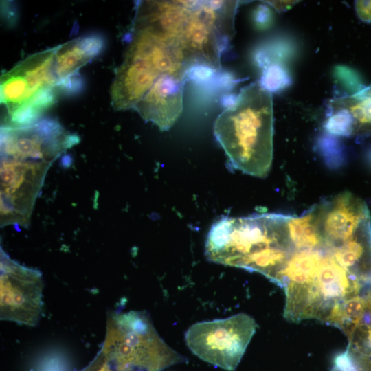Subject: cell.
I'll return each instance as SVG.
<instances>
[{"label":"cell","mask_w":371,"mask_h":371,"mask_svg":"<svg viewBox=\"0 0 371 371\" xmlns=\"http://www.w3.org/2000/svg\"><path fill=\"white\" fill-rule=\"evenodd\" d=\"M355 8L358 16L367 23H371V1H357Z\"/></svg>","instance_id":"ac0fdd59"},{"label":"cell","mask_w":371,"mask_h":371,"mask_svg":"<svg viewBox=\"0 0 371 371\" xmlns=\"http://www.w3.org/2000/svg\"><path fill=\"white\" fill-rule=\"evenodd\" d=\"M332 111H343L352 120V135L371 133V97L357 94L336 98L330 100Z\"/></svg>","instance_id":"5bb4252c"},{"label":"cell","mask_w":371,"mask_h":371,"mask_svg":"<svg viewBox=\"0 0 371 371\" xmlns=\"http://www.w3.org/2000/svg\"><path fill=\"white\" fill-rule=\"evenodd\" d=\"M43 280L40 271L12 259L1 247L0 318L36 326L43 310Z\"/></svg>","instance_id":"ba28073f"},{"label":"cell","mask_w":371,"mask_h":371,"mask_svg":"<svg viewBox=\"0 0 371 371\" xmlns=\"http://www.w3.org/2000/svg\"><path fill=\"white\" fill-rule=\"evenodd\" d=\"M69 145L52 126L39 122L1 128V225L27 227L47 172Z\"/></svg>","instance_id":"6da1fadb"},{"label":"cell","mask_w":371,"mask_h":371,"mask_svg":"<svg viewBox=\"0 0 371 371\" xmlns=\"http://www.w3.org/2000/svg\"><path fill=\"white\" fill-rule=\"evenodd\" d=\"M326 249L337 263L349 271L359 261L364 252L363 245L357 235L339 245Z\"/></svg>","instance_id":"2e32d148"},{"label":"cell","mask_w":371,"mask_h":371,"mask_svg":"<svg viewBox=\"0 0 371 371\" xmlns=\"http://www.w3.org/2000/svg\"><path fill=\"white\" fill-rule=\"evenodd\" d=\"M359 95L371 97V85L359 91L357 93Z\"/></svg>","instance_id":"ffe728a7"},{"label":"cell","mask_w":371,"mask_h":371,"mask_svg":"<svg viewBox=\"0 0 371 371\" xmlns=\"http://www.w3.org/2000/svg\"><path fill=\"white\" fill-rule=\"evenodd\" d=\"M186 70L160 76L134 109L161 131L168 130L181 115Z\"/></svg>","instance_id":"8fae6325"},{"label":"cell","mask_w":371,"mask_h":371,"mask_svg":"<svg viewBox=\"0 0 371 371\" xmlns=\"http://www.w3.org/2000/svg\"><path fill=\"white\" fill-rule=\"evenodd\" d=\"M245 313L192 325L185 334L189 349L199 358L227 371L238 365L256 329Z\"/></svg>","instance_id":"52a82bcc"},{"label":"cell","mask_w":371,"mask_h":371,"mask_svg":"<svg viewBox=\"0 0 371 371\" xmlns=\"http://www.w3.org/2000/svg\"><path fill=\"white\" fill-rule=\"evenodd\" d=\"M112 371H113V370H112Z\"/></svg>","instance_id":"cb8c5ba5"},{"label":"cell","mask_w":371,"mask_h":371,"mask_svg":"<svg viewBox=\"0 0 371 371\" xmlns=\"http://www.w3.org/2000/svg\"><path fill=\"white\" fill-rule=\"evenodd\" d=\"M369 159H370V162H371V153H370V154Z\"/></svg>","instance_id":"603a6c76"},{"label":"cell","mask_w":371,"mask_h":371,"mask_svg":"<svg viewBox=\"0 0 371 371\" xmlns=\"http://www.w3.org/2000/svg\"><path fill=\"white\" fill-rule=\"evenodd\" d=\"M238 1H160L153 23L172 40L190 63L217 69L222 52L234 33Z\"/></svg>","instance_id":"277c9868"},{"label":"cell","mask_w":371,"mask_h":371,"mask_svg":"<svg viewBox=\"0 0 371 371\" xmlns=\"http://www.w3.org/2000/svg\"><path fill=\"white\" fill-rule=\"evenodd\" d=\"M99 352L113 371H162L186 361L161 338L146 313L109 315Z\"/></svg>","instance_id":"5b68a950"},{"label":"cell","mask_w":371,"mask_h":371,"mask_svg":"<svg viewBox=\"0 0 371 371\" xmlns=\"http://www.w3.org/2000/svg\"><path fill=\"white\" fill-rule=\"evenodd\" d=\"M277 9H284L290 7L295 1H268Z\"/></svg>","instance_id":"d6986e66"},{"label":"cell","mask_w":371,"mask_h":371,"mask_svg":"<svg viewBox=\"0 0 371 371\" xmlns=\"http://www.w3.org/2000/svg\"><path fill=\"white\" fill-rule=\"evenodd\" d=\"M326 127L330 133L336 135H352V120L350 116L343 111H333Z\"/></svg>","instance_id":"e0dca14e"},{"label":"cell","mask_w":371,"mask_h":371,"mask_svg":"<svg viewBox=\"0 0 371 371\" xmlns=\"http://www.w3.org/2000/svg\"><path fill=\"white\" fill-rule=\"evenodd\" d=\"M104 47V40L98 34L85 36L56 46L53 71L57 85L77 75L78 70L102 52Z\"/></svg>","instance_id":"7c38bea8"},{"label":"cell","mask_w":371,"mask_h":371,"mask_svg":"<svg viewBox=\"0 0 371 371\" xmlns=\"http://www.w3.org/2000/svg\"><path fill=\"white\" fill-rule=\"evenodd\" d=\"M317 208L325 249L352 239L370 221L366 205L349 192L324 201Z\"/></svg>","instance_id":"30bf717a"},{"label":"cell","mask_w":371,"mask_h":371,"mask_svg":"<svg viewBox=\"0 0 371 371\" xmlns=\"http://www.w3.org/2000/svg\"><path fill=\"white\" fill-rule=\"evenodd\" d=\"M367 302V310H368L370 316H371V293H370L368 300H366Z\"/></svg>","instance_id":"7402d4cb"},{"label":"cell","mask_w":371,"mask_h":371,"mask_svg":"<svg viewBox=\"0 0 371 371\" xmlns=\"http://www.w3.org/2000/svg\"><path fill=\"white\" fill-rule=\"evenodd\" d=\"M214 133L234 168L265 177L273 159L271 91L258 82L244 87L234 102L217 117Z\"/></svg>","instance_id":"3957f363"},{"label":"cell","mask_w":371,"mask_h":371,"mask_svg":"<svg viewBox=\"0 0 371 371\" xmlns=\"http://www.w3.org/2000/svg\"><path fill=\"white\" fill-rule=\"evenodd\" d=\"M359 288L351 272L336 262L331 254L325 253L307 295L308 317L325 322L338 303L355 296Z\"/></svg>","instance_id":"9c48e42d"},{"label":"cell","mask_w":371,"mask_h":371,"mask_svg":"<svg viewBox=\"0 0 371 371\" xmlns=\"http://www.w3.org/2000/svg\"><path fill=\"white\" fill-rule=\"evenodd\" d=\"M366 333L367 335L368 347L371 349V327L368 326Z\"/></svg>","instance_id":"44dd1931"},{"label":"cell","mask_w":371,"mask_h":371,"mask_svg":"<svg viewBox=\"0 0 371 371\" xmlns=\"http://www.w3.org/2000/svg\"><path fill=\"white\" fill-rule=\"evenodd\" d=\"M188 63L183 52L170 41L146 30L133 31L111 86L113 108L134 109L160 76L187 71Z\"/></svg>","instance_id":"8992f818"},{"label":"cell","mask_w":371,"mask_h":371,"mask_svg":"<svg viewBox=\"0 0 371 371\" xmlns=\"http://www.w3.org/2000/svg\"><path fill=\"white\" fill-rule=\"evenodd\" d=\"M287 232L294 249H325L317 205L301 216L286 217Z\"/></svg>","instance_id":"4fadbf2b"},{"label":"cell","mask_w":371,"mask_h":371,"mask_svg":"<svg viewBox=\"0 0 371 371\" xmlns=\"http://www.w3.org/2000/svg\"><path fill=\"white\" fill-rule=\"evenodd\" d=\"M286 217L277 214L223 217L208 232L205 255L212 262L256 271L275 282L293 249Z\"/></svg>","instance_id":"7a4b0ae2"},{"label":"cell","mask_w":371,"mask_h":371,"mask_svg":"<svg viewBox=\"0 0 371 371\" xmlns=\"http://www.w3.org/2000/svg\"><path fill=\"white\" fill-rule=\"evenodd\" d=\"M367 311V302L359 295H355L336 304L330 311L325 322L342 330L350 338L360 326Z\"/></svg>","instance_id":"9a60e30c"}]
</instances>
